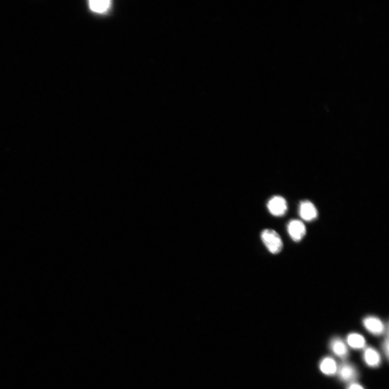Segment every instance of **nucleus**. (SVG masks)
<instances>
[{"label":"nucleus","mask_w":389,"mask_h":389,"mask_svg":"<svg viewBox=\"0 0 389 389\" xmlns=\"http://www.w3.org/2000/svg\"><path fill=\"white\" fill-rule=\"evenodd\" d=\"M110 1H90V6L91 10L97 12H103L110 8Z\"/></svg>","instance_id":"11"},{"label":"nucleus","mask_w":389,"mask_h":389,"mask_svg":"<svg viewBox=\"0 0 389 389\" xmlns=\"http://www.w3.org/2000/svg\"><path fill=\"white\" fill-rule=\"evenodd\" d=\"M363 324L366 330L375 336H380L384 334L387 328L383 322L374 316L366 317L363 320Z\"/></svg>","instance_id":"5"},{"label":"nucleus","mask_w":389,"mask_h":389,"mask_svg":"<svg viewBox=\"0 0 389 389\" xmlns=\"http://www.w3.org/2000/svg\"><path fill=\"white\" fill-rule=\"evenodd\" d=\"M287 232L294 242H300L306 236V229L302 221L292 220L287 225Z\"/></svg>","instance_id":"3"},{"label":"nucleus","mask_w":389,"mask_h":389,"mask_svg":"<svg viewBox=\"0 0 389 389\" xmlns=\"http://www.w3.org/2000/svg\"><path fill=\"white\" fill-rule=\"evenodd\" d=\"M332 352L338 358L346 360L348 356V350L345 342L339 338H332L330 342Z\"/></svg>","instance_id":"7"},{"label":"nucleus","mask_w":389,"mask_h":389,"mask_svg":"<svg viewBox=\"0 0 389 389\" xmlns=\"http://www.w3.org/2000/svg\"><path fill=\"white\" fill-rule=\"evenodd\" d=\"M364 360L366 364L372 368L378 367L381 362L380 354L372 347L365 348L364 352Z\"/></svg>","instance_id":"8"},{"label":"nucleus","mask_w":389,"mask_h":389,"mask_svg":"<svg viewBox=\"0 0 389 389\" xmlns=\"http://www.w3.org/2000/svg\"><path fill=\"white\" fill-rule=\"evenodd\" d=\"M347 344L354 350H362L365 348L366 340L362 334L358 333H352L348 334L346 338Z\"/></svg>","instance_id":"10"},{"label":"nucleus","mask_w":389,"mask_h":389,"mask_svg":"<svg viewBox=\"0 0 389 389\" xmlns=\"http://www.w3.org/2000/svg\"><path fill=\"white\" fill-rule=\"evenodd\" d=\"M388 333L387 334L386 338L385 339V340L384 341V350L385 352L386 356L387 359L388 358Z\"/></svg>","instance_id":"12"},{"label":"nucleus","mask_w":389,"mask_h":389,"mask_svg":"<svg viewBox=\"0 0 389 389\" xmlns=\"http://www.w3.org/2000/svg\"><path fill=\"white\" fill-rule=\"evenodd\" d=\"M320 368L322 372L326 376H333L337 374L338 366L336 362L331 357H326L321 360Z\"/></svg>","instance_id":"9"},{"label":"nucleus","mask_w":389,"mask_h":389,"mask_svg":"<svg viewBox=\"0 0 389 389\" xmlns=\"http://www.w3.org/2000/svg\"><path fill=\"white\" fill-rule=\"evenodd\" d=\"M268 211L274 216L280 217L284 216L288 210V204L282 196H276L271 198L266 204Z\"/></svg>","instance_id":"2"},{"label":"nucleus","mask_w":389,"mask_h":389,"mask_svg":"<svg viewBox=\"0 0 389 389\" xmlns=\"http://www.w3.org/2000/svg\"><path fill=\"white\" fill-rule=\"evenodd\" d=\"M260 239L267 250L277 254L283 250L284 242L278 233L272 229H266L260 233Z\"/></svg>","instance_id":"1"},{"label":"nucleus","mask_w":389,"mask_h":389,"mask_svg":"<svg viewBox=\"0 0 389 389\" xmlns=\"http://www.w3.org/2000/svg\"><path fill=\"white\" fill-rule=\"evenodd\" d=\"M346 389H365L364 387L356 382H352L348 385Z\"/></svg>","instance_id":"13"},{"label":"nucleus","mask_w":389,"mask_h":389,"mask_svg":"<svg viewBox=\"0 0 389 389\" xmlns=\"http://www.w3.org/2000/svg\"><path fill=\"white\" fill-rule=\"evenodd\" d=\"M337 374L342 381L348 384L354 382L358 375L356 368L348 362H344L338 366Z\"/></svg>","instance_id":"4"},{"label":"nucleus","mask_w":389,"mask_h":389,"mask_svg":"<svg viewBox=\"0 0 389 389\" xmlns=\"http://www.w3.org/2000/svg\"><path fill=\"white\" fill-rule=\"evenodd\" d=\"M299 214L304 220L310 222L318 216L316 207L310 200L302 201L299 206Z\"/></svg>","instance_id":"6"}]
</instances>
